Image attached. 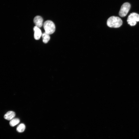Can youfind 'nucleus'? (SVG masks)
<instances>
[{"mask_svg": "<svg viewBox=\"0 0 139 139\" xmlns=\"http://www.w3.org/2000/svg\"><path fill=\"white\" fill-rule=\"evenodd\" d=\"M33 22L36 26L40 28L42 25L43 19L41 16H37L34 18Z\"/></svg>", "mask_w": 139, "mask_h": 139, "instance_id": "39448f33", "label": "nucleus"}, {"mask_svg": "<svg viewBox=\"0 0 139 139\" xmlns=\"http://www.w3.org/2000/svg\"><path fill=\"white\" fill-rule=\"evenodd\" d=\"M131 8V5L128 2L124 3L121 6L119 12V15L121 17L125 16Z\"/></svg>", "mask_w": 139, "mask_h": 139, "instance_id": "20e7f679", "label": "nucleus"}, {"mask_svg": "<svg viewBox=\"0 0 139 139\" xmlns=\"http://www.w3.org/2000/svg\"><path fill=\"white\" fill-rule=\"evenodd\" d=\"M41 36L43 42L45 44L47 43L50 39L49 34L45 32L42 34Z\"/></svg>", "mask_w": 139, "mask_h": 139, "instance_id": "6e6552de", "label": "nucleus"}, {"mask_svg": "<svg viewBox=\"0 0 139 139\" xmlns=\"http://www.w3.org/2000/svg\"><path fill=\"white\" fill-rule=\"evenodd\" d=\"M127 21L131 26L135 25L136 22L139 21V14L135 13H131L128 17Z\"/></svg>", "mask_w": 139, "mask_h": 139, "instance_id": "7ed1b4c3", "label": "nucleus"}, {"mask_svg": "<svg viewBox=\"0 0 139 139\" xmlns=\"http://www.w3.org/2000/svg\"><path fill=\"white\" fill-rule=\"evenodd\" d=\"M20 122V119L18 118H13L11 120L10 122V125L14 127L19 123Z\"/></svg>", "mask_w": 139, "mask_h": 139, "instance_id": "1a4fd4ad", "label": "nucleus"}, {"mask_svg": "<svg viewBox=\"0 0 139 139\" xmlns=\"http://www.w3.org/2000/svg\"><path fill=\"white\" fill-rule=\"evenodd\" d=\"M15 114L12 111L7 112L4 115V118L7 120H10L13 119L15 117Z\"/></svg>", "mask_w": 139, "mask_h": 139, "instance_id": "0eeeda50", "label": "nucleus"}, {"mask_svg": "<svg viewBox=\"0 0 139 139\" xmlns=\"http://www.w3.org/2000/svg\"><path fill=\"white\" fill-rule=\"evenodd\" d=\"M25 128V125L23 123H21L16 128V130L19 132H22L24 131Z\"/></svg>", "mask_w": 139, "mask_h": 139, "instance_id": "9d476101", "label": "nucleus"}, {"mask_svg": "<svg viewBox=\"0 0 139 139\" xmlns=\"http://www.w3.org/2000/svg\"><path fill=\"white\" fill-rule=\"evenodd\" d=\"M43 27L45 32L49 34L53 33L55 31V25L53 22L50 20L45 21L44 23Z\"/></svg>", "mask_w": 139, "mask_h": 139, "instance_id": "f03ea898", "label": "nucleus"}, {"mask_svg": "<svg viewBox=\"0 0 139 139\" xmlns=\"http://www.w3.org/2000/svg\"><path fill=\"white\" fill-rule=\"evenodd\" d=\"M122 21L119 17L114 16L109 18L107 21V25L111 28H118L120 27L122 24Z\"/></svg>", "mask_w": 139, "mask_h": 139, "instance_id": "f257e3e1", "label": "nucleus"}, {"mask_svg": "<svg viewBox=\"0 0 139 139\" xmlns=\"http://www.w3.org/2000/svg\"><path fill=\"white\" fill-rule=\"evenodd\" d=\"M33 30L34 39L36 40H39L42 34L41 30L39 28L35 26L33 28Z\"/></svg>", "mask_w": 139, "mask_h": 139, "instance_id": "423d86ee", "label": "nucleus"}]
</instances>
